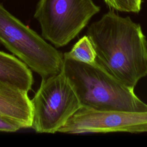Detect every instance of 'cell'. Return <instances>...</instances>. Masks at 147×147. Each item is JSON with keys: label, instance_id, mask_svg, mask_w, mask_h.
Instances as JSON below:
<instances>
[{"label": "cell", "instance_id": "cell-9", "mask_svg": "<svg viewBox=\"0 0 147 147\" xmlns=\"http://www.w3.org/2000/svg\"><path fill=\"white\" fill-rule=\"evenodd\" d=\"M63 57L90 64L97 63L95 48L87 35L80 38L69 51L64 53Z\"/></svg>", "mask_w": 147, "mask_h": 147}, {"label": "cell", "instance_id": "cell-7", "mask_svg": "<svg viewBox=\"0 0 147 147\" xmlns=\"http://www.w3.org/2000/svg\"><path fill=\"white\" fill-rule=\"evenodd\" d=\"M0 115L31 128L32 106L28 92L0 81Z\"/></svg>", "mask_w": 147, "mask_h": 147}, {"label": "cell", "instance_id": "cell-5", "mask_svg": "<svg viewBox=\"0 0 147 147\" xmlns=\"http://www.w3.org/2000/svg\"><path fill=\"white\" fill-rule=\"evenodd\" d=\"M31 103V128L39 133L58 132L82 106L74 89L62 71L42 78Z\"/></svg>", "mask_w": 147, "mask_h": 147}, {"label": "cell", "instance_id": "cell-1", "mask_svg": "<svg viewBox=\"0 0 147 147\" xmlns=\"http://www.w3.org/2000/svg\"><path fill=\"white\" fill-rule=\"evenodd\" d=\"M96 53L97 62L123 84L135 87L147 76V40L140 24L111 9L90 25L86 34Z\"/></svg>", "mask_w": 147, "mask_h": 147}, {"label": "cell", "instance_id": "cell-10", "mask_svg": "<svg viewBox=\"0 0 147 147\" xmlns=\"http://www.w3.org/2000/svg\"><path fill=\"white\" fill-rule=\"evenodd\" d=\"M110 9L121 12L138 13L142 0H104Z\"/></svg>", "mask_w": 147, "mask_h": 147}, {"label": "cell", "instance_id": "cell-12", "mask_svg": "<svg viewBox=\"0 0 147 147\" xmlns=\"http://www.w3.org/2000/svg\"><path fill=\"white\" fill-rule=\"evenodd\" d=\"M0 44H1V43H0Z\"/></svg>", "mask_w": 147, "mask_h": 147}, {"label": "cell", "instance_id": "cell-4", "mask_svg": "<svg viewBox=\"0 0 147 147\" xmlns=\"http://www.w3.org/2000/svg\"><path fill=\"white\" fill-rule=\"evenodd\" d=\"M100 10L93 0H39L34 17L42 37L60 48L77 36Z\"/></svg>", "mask_w": 147, "mask_h": 147}, {"label": "cell", "instance_id": "cell-6", "mask_svg": "<svg viewBox=\"0 0 147 147\" xmlns=\"http://www.w3.org/2000/svg\"><path fill=\"white\" fill-rule=\"evenodd\" d=\"M58 132L68 134L147 133V111H100L81 106Z\"/></svg>", "mask_w": 147, "mask_h": 147}, {"label": "cell", "instance_id": "cell-8", "mask_svg": "<svg viewBox=\"0 0 147 147\" xmlns=\"http://www.w3.org/2000/svg\"><path fill=\"white\" fill-rule=\"evenodd\" d=\"M0 81L28 92L34 80L26 64L15 56L0 51Z\"/></svg>", "mask_w": 147, "mask_h": 147}, {"label": "cell", "instance_id": "cell-3", "mask_svg": "<svg viewBox=\"0 0 147 147\" xmlns=\"http://www.w3.org/2000/svg\"><path fill=\"white\" fill-rule=\"evenodd\" d=\"M11 14L0 2V43L45 78L61 72L63 54Z\"/></svg>", "mask_w": 147, "mask_h": 147}, {"label": "cell", "instance_id": "cell-11", "mask_svg": "<svg viewBox=\"0 0 147 147\" xmlns=\"http://www.w3.org/2000/svg\"><path fill=\"white\" fill-rule=\"evenodd\" d=\"M23 128L24 126L20 122L0 115V131L15 132Z\"/></svg>", "mask_w": 147, "mask_h": 147}, {"label": "cell", "instance_id": "cell-2", "mask_svg": "<svg viewBox=\"0 0 147 147\" xmlns=\"http://www.w3.org/2000/svg\"><path fill=\"white\" fill-rule=\"evenodd\" d=\"M61 71L74 89L82 106L100 111H147V104L97 63L63 57Z\"/></svg>", "mask_w": 147, "mask_h": 147}]
</instances>
